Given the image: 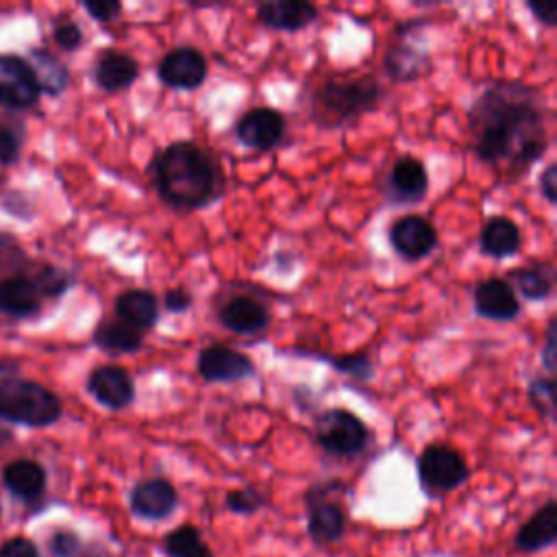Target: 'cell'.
Returning a JSON list of instances; mask_svg holds the SVG:
<instances>
[{
  "instance_id": "cell-28",
  "label": "cell",
  "mask_w": 557,
  "mask_h": 557,
  "mask_svg": "<svg viewBox=\"0 0 557 557\" xmlns=\"http://www.w3.org/2000/svg\"><path fill=\"white\" fill-rule=\"evenodd\" d=\"M513 285L527 300H546L553 292V276L544 265H531L513 272Z\"/></svg>"
},
{
  "instance_id": "cell-24",
  "label": "cell",
  "mask_w": 557,
  "mask_h": 557,
  "mask_svg": "<svg viewBox=\"0 0 557 557\" xmlns=\"http://www.w3.org/2000/svg\"><path fill=\"white\" fill-rule=\"evenodd\" d=\"M41 283L13 276L0 281V311L11 315H30L41 305Z\"/></svg>"
},
{
  "instance_id": "cell-29",
  "label": "cell",
  "mask_w": 557,
  "mask_h": 557,
  "mask_svg": "<svg viewBox=\"0 0 557 557\" xmlns=\"http://www.w3.org/2000/svg\"><path fill=\"white\" fill-rule=\"evenodd\" d=\"M35 67H33V72H35V78H37V83H39V89H46V91H50V94H57V91H61L63 87H65V83H67V72H65V67L57 61V59H52L50 54H46V52H35Z\"/></svg>"
},
{
  "instance_id": "cell-37",
  "label": "cell",
  "mask_w": 557,
  "mask_h": 557,
  "mask_svg": "<svg viewBox=\"0 0 557 557\" xmlns=\"http://www.w3.org/2000/svg\"><path fill=\"white\" fill-rule=\"evenodd\" d=\"M191 302H194L191 294H189L187 289H183V287L168 289L165 296H163V305H165V309L172 311V313H185V311L191 307Z\"/></svg>"
},
{
  "instance_id": "cell-41",
  "label": "cell",
  "mask_w": 557,
  "mask_h": 557,
  "mask_svg": "<svg viewBox=\"0 0 557 557\" xmlns=\"http://www.w3.org/2000/svg\"><path fill=\"white\" fill-rule=\"evenodd\" d=\"M72 557H113L107 548L102 546H87V544H81L78 550L72 555Z\"/></svg>"
},
{
  "instance_id": "cell-12",
  "label": "cell",
  "mask_w": 557,
  "mask_h": 557,
  "mask_svg": "<svg viewBox=\"0 0 557 557\" xmlns=\"http://www.w3.org/2000/svg\"><path fill=\"white\" fill-rule=\"evenodd\" d=\"M235 135L244 146L252 150H272L285 135V117L270 107L250 109L237 120Z\"/></svg>"
},
{
  "instance_id": "cell-18",
  "label": "cell",
  "mask_w": 557,
  "mask_h": 557,
  "mask_svg": "<svg viewBox=\"0 0 557 557\" xmlns=\"http://www.w3.org/2000/svg\"><path fill=\"white\" fill-rule=\"evenodd\" d=\"M557 542V505L546 500L527 522L520 524L513 537V546L522 553H537Z\"/></svg>"
},
{
  "instance_id": "cell-35",
  "label": "cell",
  "mask_w": 557,
  "mask_h": 557,
  "mask_svg": "<svg viewBox=\"0 0 557 557\" xmlns=\"http://www.w3.org/2000/svg\"><path fill=\"white\" fill-rule=\"evenodd\" d=\"M17 152H20L17 135L4 122H0V163L15 161Z\"/></svg>"
},
{
  "instance_id": "cell-25",
  "label": "cell",
  "mask_w": 557,
  "mask_h": 557,
  "mask_svg": "<svg viewBox=\"0 0 557 557\" xmlns=\"http://www.w3.org/2000/svg\"><path fill=\"white\" fill-rule=\"evenodd\" d=\"M94 342L100 350L111 355L135 352L144 344V333L122 320H102L94 331Z\"/></svg>"
},
{
  "instance_id": "cell-34",
  "label": "cell",
  "mask_w": 557,
  "mask_h": 557,
  "mask_svg": "<svg viewBox=\"0 0 557 557\" xmlns=\"http://www.w3.org/2000/svg\"><path fill=\"white\" fill-rule=\"evenodd\" d=\"M83 7H85V11H87L94 20H98V22H111V20H115L117 13L122 11V4L115 2V0H96V2L89 0V2H85Z\"/></svg>"
},
{
  "instance_id": "cell-2",
  "label": "cell",
  "mask_w": 557,
  "mask_h": 557,
  "mask_svg": "<svg viewBox=\"0 0 557 557\" xmlns=\"http://www.w3.org/2000/svg\"><path fill=\"white\" fill-rule=\"evenodd\" d=\"M148 174L157 194L174 209H202L224 189V176L218 161L194 141H174L159 150Z\"/></svg>"
},
{
  "instance_id": "cell-20",
  "label": "cell",
  "mask_w": 557,
  "mask_h": 557,
  "mask_svg": "<svg viewBox=\"0 0 557 557\" xmlns=\"http://www.w3.org/2000/svg\"><path fill=\"white\" fill-rule=\"evenodd\" d=\"M139 76V63L120 50H104L94 67V78L104 91H120L131 87Z\"/></svg>"
},
{
  "instance_id": "cell-23",
  "label": "cell",
  "mask_w": 557,
  "mask_h": 557,
  "mask_svg": "<svg viewBox=\"0 0 557 557\" xmlns=\"http://www.w3.org/2000/svg\"><path fill=\"white\" fill-rule=\"evenodd\" d=\"M431 63L426 48H418V44H409L405 39H396L387 52L383 67L394 81H416Z\"/></svg>"
},
{
  "instance_id": "cell-36",
  "label": "cell",
  "mask_w": 557,
  "mask_h": 557,
  "mask_svg": "<svg viewBox=\"0 0 557 557\" xmlns=\"http://www.w3.org/2000/svg\"><path fill=\"white\" fill-rule=\"evenodd\" d=\"M0 557H39V550L30 540L24 537H13L2 544Z\"/></svg>"
},
{
  "instance_id": "cell-17",
  "label": "cell",
  "mask_w": 557,
  "mask_h": 557,
  "mask_svg": "<svg viewBox=\"0 0 557 557\" xmlns=\"http://www.w3.org/2000/svg\"><path fill=\"white\" fill-rule=\"evenodd\" d=\"M318 17V9L305 0H272L257 7V20L283 33H296Z\"/></svg>"
},
{
  "instance_id": "cell-9",
  "label": "cell",
  "mask_w": 557,
  "mask_h": 557,
  "mask_svg": "<svg viewBox=\"0 0 557 557\" xmlns=\"http://www.w3.org/2000/svg\"><path fill=\"white\" fill-rule=\"evenodd\" d=\"M157 76L170 89H196L207 78V59L198 48L178 46L163 54L157 65Z\"/></svg>"
},
{
  "instance_id": "cell-11",
  "label": "cell",
  "mask_w": 557,
  "mask_h": 557,
  "mask_svg": "<svg viewBox=\"0 0 557 557\" xmlns=\"http://www.w3.org/2000/svg\"><path fill=\"white\" fill-rule=\"evenodd\" d=\"M39 83L33 67L13 54H0V102L13 109L33 107L39 98Z\"/></svg>"
},
{
  "instance_id": "cell-1",
  "label": "cell",
  "mask_w": 557,
  "mask_h": 557,
  "mask_svg": "<svg viewBox=\"0 0 557 557\" xmlns=\"http://www.w3.org/2000/svg\"><path fill=\"white\" fill-rule=\"evenodd\" d=\"M468 131L476 157L505 174L524 172L548 148L542 96L520 81L485 85L468 111Z\"/></svg>"
},
{
  "instance_id": "cell-6",
  "label": "cell",
  "mask_w": 557,
  "mask_h": 557,
  "mask_svg": "<svg viewBox=\"0 0 557 557\" xmlns=\"http://www.w3.org/2000/svg\"><path fill=\"white\" fill-rule=\"evenodd\" d=\"M313 431L318 444L333 457H352L361 453L370 440L366 422L342 407L320 413Z\"/></svg>"
},
{
  "instance_id": "cell-8",
  "label": "cell",
  "mask_w": 557,
  "mask_h": 557,
  "mask_svg": "<svg viewBox=\"0 0 557 557\" xmlns=\"http://www.w3.org/2000/svg\"><path fill=\"white\" fill-rule=\"evenodd\" d=\"M198 374L207 383H235L255 374V363L246 352L226 344H209L198 355Z\"/></svg>"
},
{
  "instance_id": "cell-31",
  "label": "cell",
  "mask_w": 557,
  "mask_h": 557,
  "mask_svg": "<svg viewBox=\"0 0 557 557\" xmlns=\"http://www.w3.org/2000/svg\"><path fill=\"white\" fill-rule=\"evenodd\" d=\"M226 509L235 511V513H255L259 511V507L263 505V496L255 490V487H239V490H231L224 498Z\"/></svg>"
},
{
  "instance_id": "cell-3",
  "label": "cell",
  "mask_w": 557,
  "mask_h": 557,
  "mask_svg": "<svg viewBox=\"0 0 557 557\" xmlns=\"http://www.w3.org/2000/svg\"><path fill=\"white\" fill-rule=\"evenodd\" d=\"M381 100V87L376 78H331L320 85L313 96V111L318 120L329 126L346 124L366 111L374 109Z\"/></svg>"
},
{
  "instance_id": "cell-39",
  "label": "cell",
  "mask_w": 557,
  "mask_h": 557,
  "mask_svg": "<svg viewBox=\"0 0 557 557\" xmlns=\"http://www.w3.org/2000/svg\"><path fill=\"white\" fill-rule=\"evenodd\" d=\"M527 9L533 13V17L546 26H555L557 24V4L553 2H544V4H533L527 2Z\"/></svg>"
},
{
  "instance_id": "cell-33",
  "label": "cell",
  "mask_w": 557,
  "mask_h": 557,
  "mask_svg": "<svg viewBox=\"0 0 557 557\" xmlns=\"http://www.w3.org/2000/svg\"><path fill=\"white\" fill-rule=\"evenodd\" d=\"M54 39L63 50H74L81 46L83 41V33L78 28V24H74L72 20H65L61 24H57L54 28Z\"/></svg>"
},
{
  "instance_id": "cell-22",
  "label": "cell",
  "mask_w": 557,
  "mask_h": 557,
  "mask_svg": "<svg viewBox=\"0 0 557 557\" xmlns=\"http://www.w3.org/2000/svg\"><path fill=\"white\" fill-rule=\"evenodd\" d=\"M115 313L117 320L144 333L159 322V302L148 289H126L115 298Z\"/></svg>"
},
{
  "instance_id": "cell-14",
  "label": "cell",
  "mask_w": 557,
  "mask_h": 557,
  "mask_svg": "<svg viewBox=\"0 0 557 557\" xmlns=\"http://www.w3.org/2000/svg\"><path fill=\"white\" fill-rule=\"evenodd\" d=\"M472 305L481 318L498 320V322L513 320L520 313V300H518L511 283L507 278H498V276L485 278L474 287Z\"/></svg>"
},
{
  "instance_id": "cell-38",
  "label": "cell",
  "mask_w": 557,
  "mask_h": 557,
  "mask_svg": "<svg viewBox=\"0 0 557 557\" xmlns=\"http://www.w3.org/2000/svg\"><path fill=\"white\" fill-rule=\"evenodd\" d=\"M540 191L553 205L557 200V165L550 163L540 176Z\"/></svg>"
},
{
  "instance_id": "cell-15",
  "label": "cell",
  "mask_w": 557,
  "mask_h": 557,
  "mask_svg": "<svg viewBox=\"0 0 557 557\" xmlns=\"http://www.w3.org/2000/svg\"><path fill=\"white\" fill-rule=\"evenodd\" d=\"M89 394L109 409H124L135 398V383L120 366H100L87 379Z\"/></svg>"
},
{
  "instance_id": "cell-40",
  "label": "cell",
  "mask_w": 557,
  "mask_h": 557,
  "mask_svg": "<svg viewBox=\"0 0 557 557\" xmlns=\"http://www.w3.org/2000/svg\"><path fill=\"white\" fill-rule=\"evenodd\" d=\"M544 363H546V370L553 372L555 370V318L548 322V329H546V344H544Z\"/></svg>"
},
{
  "instance_id": "cell-26",
  "label": "cell",
  "mask_w": 557,
  "mask_h": 557,
  "mask_svg": "<svg viewBox=\"0 0 557 557\" xmlns=\"http://www.w3.org/2000/svg\"><path fill=\"white\" fill-rule=\"evenodd\" d=\"M4 485L20 498H37L46 487V472L30 459H17L4 468Z\"/></svg>"
},
{
  "instance_id": "cell-21",
  "label": "cell",
  "mask_w": 557,
  "mask_h": 557,
  "mask_svg": "<svg viewBox=\"0 0 557 557\" xmlns=\"http://www.w3.org/2000/svg\"><path fill=\"white\" fill-rule=\"evenodd\" d=\"M520 244H522L520 226L511 218L494 215L481 228V237H479L481 252L492 259L513 257L520 250Z\"/></svg>"
},
{
  "instance_id": "cell-5",
  "label": "cell",
  "mask_w": 557,
  "mask_h": 557,
  "mask_svg": "<svg viewBox=\"0 0 557 557\" xmlns=\"http://www.w3.org/2000/svg\"><path fill=\"white\" fill-rule=\"evenodd\" d=\"M468 476V463L453 446L429 444L418 457V479L429 496L448 494L463 485Z\"/></svg>"
},
{
  "instance_id": "cell-30",
  "label": "cell",
  "mask_w": 557,
  "mask_h": 557,
  "mask_svg": "<svg viewBox=\"0 0 557 557\" xmlns=\"http://www.w3.org/2000/svg\"><path fill=\"white\" fill-rule=\"evenodd\" d=\"M529 398L533 403V407L540 411V416L544 418H553L555 416V383L553 379H533L529 385Z\"/></svg>"
},
{
  "instance_id": "cell-16",
  "label": "cell",
  "mask_w": 557,
  "mask_h": 557,
  "mask_svg": "<svg viewBox=\"0 0 557 557\" xmlns=\"http://www.w3.org/2000/svg\"><path fill=\"white\" fill-rule=\"evenodd\" d=\"M429 174L420 159L405 154L398 157L387 176V194L396 202H418L426 196Z\"/></svg>"
},
{
  "instance_id": "cell-7",
  "label": "cell",
  "mask_w": 557,
  "mask_h": 557,
  "mask_svg": "<svg viewBox=\"0 0 557 557\" xmlns=\"http://www.w3.org/2000/svg\"><path fill=\"white\" fill-rule=\"evenodd\" d=\"M331 485H315L307 492V531L318 546L337 542L346 531V513L342 505L329 498Z\"/></svg>"
},
{
  "instance_id": "cell-4",
  "label": "cell",
  "mask_w": 557,
  "mask_h": 557,
  "mask_svg": "<svg viewBox=\"0 0 557 557\" xmlns=\"http://www.w3.org/2000/svg\"><path fill=\"white\" fill-rule=\"evenodd\" d=\"M61 413L59 398L33 381H2L0 383V416L28 426L52 424Z\"/></svg>"
},
{
  "instance_id": "cell-32",
  "label": "cell",
  "mask_w": 557,
  "mask_h": 557,
  "mask_svg": "<svg viewBox=\"0 0 557 557\" xmlns=\"http://www.w3.org/2000/svg\"><path fill=\"white\" fill-rule=\"evenodd\" d=\"M335 370L339 372H348L357 379H370L372 376V363L368 359V355L363 352H352V355H342L333 359Z\"/></svg>"
},
{
  "instance_id": "cell-10",
  "label": "cell",
  "mask_w": 557,
  "mask_h": 557,
  "mask_svg": "<svg viewBox=\"0 0 557 557\" xmlns=\"http://www.w3.org/2000/svg\"><path fill=\"white\" fill-rule=\"evenodd\" d=\"M389 244L403 259L420 261L437 248V231L422 215H400L389 226Z\"/></svg>"
},
{
  "instance_id": "cell-27",
  "label": "cell",
  "mask_w": 557,
  "mask_h": 557,
  "mask_svg": "<svg viewBox=\"0 0 557 557\" xmlns=\"http://www.w3.org/2000/svg\"><path fill=\"white\" fill-rule=\"evenodd\" d=\"M163 550L168 557H213L194 524H181L170 531L163 540Z\"/></svg>"
},
{
  "instance_id": "cell-13",
  "label": "cell",
  "mask_w": 557,
  "mask_h": 557,
  "mask_svg": "<svg viewBox=\"0 0 557 557\" xmlns=\"http://www.w3.org/2000/svg\"><path fill=\"white\" fill-rule=\"evenodd\" d=\"M128 503H131V511L137 518L163 520V518H168L176 509L178 492H176V487L168 479L154 476V479L139 481L131 490Z\"/></svg>"
},
{
  "instance_id": "cell-19",
  "label": "cell",
  "mask_w": 557,
  "mask_h": 557,
  "mask_svg": "<svg viewBox=\"0 0 557 557\" xmlns=\"http://www.w3.org/2000/svg\"><path fill=\"white\" fill-rule=\"evenodd\" d=\"M220 322L231 333L257 335L265 331L270 322V313L259 300L250 296H235L220 309Z\"/></svg>"
}]
</instances>
